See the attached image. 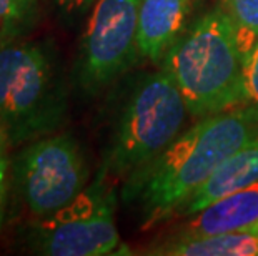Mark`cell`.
Masks as SVG:
<instances>
[{
  "label": "cell",
  "instance_id": "cell-1",
  "mask_svg": "<svg viewBox=\"0 0 258 256\" xmlns=\"http://www.w3.org/2000/svg\"><path fill=\"white\" fill-rule=\"evenodd\" d=\"M256 133L258 112L250 107L203 117L125 182L123 198L140 200L142 226L147 230L182 208L213 172Z\"/></svg>",
  "mask_w": 258,
  "mask_h": 256
},
{
  "label": "cell",
  "instance_id": "cell-2",
  "mask_svg": "<svg viewBox=\"0 0 258 256\" xmlns=\"http://www.w3.org/2000/svg\"><path fill=\"white\" fill-rule=\"evenodd\" d=\"M163 67L191 115H215L243 102V58L223 5L200 17L170 47Z\"/></svg>",
  "mask_w": 258,
  "mask_h": 256
},
{
  "label": "cell",
  "instance_id": "cell-3",
  "mask_svg": "<svg viewBox=\"0 0 258 256\" xmlns=\"http://www.w3.org/2000/svg\"><path fill=\"white\" fill-rule=\"evenodd\" d=\"M65 115L67 94L50 48L38 42L0 48V130L9 146L52 135Z\"/></svg>",
  "mask_w": 258,
  "mask_h": 256
},
{
  "label": "cell",
  "instance_id": "cell-4",
  "mask_svg": "<svg viewBox=\"0 0 258 256\" xmlns=\"http://www.w3.org/2000/svg\"><path fill=\"white\" fill-rule=\"evenodd\" d=\"M186 103L168 70L163 67L137 85L118 122L103 168L112 178L137 175L178 137Z\"/></svg>",
  "mask_w": 258,
  "mask_h": 256
},
{
  "label": "cell",
  "instance_id": "cell-5",
  "mask_svg": "<svg viewBox=\"0 0 258 256\" xmlns=\"http://www.w3.org/2000/svg\"><path fill=\"white\" fill-rule=\"evenodd\" d=\"M115 187L105 168L77 197L52 215L35 218L29 246L45 256H103L117 253Z\"/></svg>",
  "mask_w": 258,
  "mask_h": 256
},
{
  "label": "cell",
  "instance_id": "cell-6",
  "mask_svg": "<svg viewBox=\"0 0 258 256\" xmlns=\"http://www.w3.org/2000/svg\"><path fill=\"white\" fill-rule=\"evenodd\" d=\"M12 180L27 211L43 218L72 201L89 185V170L79 141L67 133H52L20 150Z\"/></svg>",
  "mask_w": 258,
  "mask_h": 256
},
{
  "label": "cell",
  "instance_id": "cell-7",
  "mask_svg": "<svg viewBox=\"0 0 258 256\" xmlns=\"http://www.w3.org/2000/svg\"><path fill=\"white\" fill-rule=\"evenodd\" d=\"M140 0H97L84 32L79 58L82 89L95 94L135 58Z\"/></svg>",
  "mask_w": 258,
  "mask_h": 256
},
{
  "label": "cell",
  "instance_id": "cell-8",
  "mask_svg": "<svg viewBox=\"0 0 258 256\" xmlns=\"http://www.w3.org/2000/svg\"><path fill=\"white\" fill-rule=\"evenodd\" d=\"M188 9L190 0H140L137 52L152 62L165 58L185 27Z\"/></svg>",
  "mask_w": 258,
  "mask_h": 256
},
{
  "label": "cell",
  "instance_id": "cell-9",
  "mask_svg": "<svg viewBox=\"0 0 258 256\" xmlns=\"http://www.w3.org/2000/svg\"><path fill=\"white\" fill-rule=\"evenodd\" d=\"M258 226V182L218 198L191 215L180 236H203Z\"/></svg>",
  "mask_w": 258,
  "mask_h": 256
},
{
  "label": "cell",
  "instance_id": "cell-10",
  "mask_svg": "<svg viewBox=\"0 0 258 256\" xmlns=\"http://www.w3.org/2000/svg\"><path fill=\"white\" fill-rule=\"evenodd\" d=\"M258 182V133L233 151L213 172L202 187L182 206V213L191 216L218 198L238 192Z\"/></svg>",
  "mask_w": 258,
  "mask_h": 256
},
{
  "label": "cell",
  "instance_id": "cell-11",
  "mask_svg": "<svg viewBox=\"0 0 258 256\" xmlns=\"http://www.w3.org/2000/svg\"><path fill=\"white\" fill-rule=\"evenodd\" d=\"M153 254L167 256H258V226L203 236H177L160 244Z\"/></svg>",
  "mask_w": 258,
  "mask_h": 256
},
{
  "label": "cell",
  "instance_id": "cell-12",
  "mask_svg": "<svg viewBox=\"0 0 258 256\" xmlns=\"http://www.w3.org/2000/svg\"><path fill=\"white\" fill-rule=\"evenodd\" d=\"M223 9L232 20L245 65L258 43V0H223Z\"/></svg>",
  "mask_w": 258,
  "mask_h": 256
},
{
  "label": "cell",
  "instance_id": "cell-13",
  "mask_svg": "<svg viewBox=\"0 0 258 256\" xmlns=\"http://www.w3.org/2000/svg\"><path fill=\"white\" fill-rule=\"evenodd\" d=\"M35 14V0H0V27L12 40L30 29Z\"/></svg>",
  "mask_w": 258,
  "mask_h": 256
},
{
  "label": "cell",
  "instance_id": "cell-14",
  "mask_svg": "<svg viewBox=\"0 0 258 256\" xmlns=\"http://www.w3.org/2000/svg\"><path fill=\"white\" fill-rule=\"evenodd\" d=\"M243 107L258 112V43L243 65Z\"/></svg>",
  "mask_w": 258,
  "mask_h": 256
},
{
  "label": "cell",
  "instance_id": "cell-15",
  "mask_svg": "<svg viewBox=\"0 0 258 256\" xmlns=\"http://www.w3.org/2000/svg\"><path fill=\"white\" fill-rule=\"evenodd\" d=\"M9 193H10V163L9 160H5L0 163V230L4 226L5 213H7Z\"/></svg>",
  "mask_w": 258,
  "mask_h": 256
},
{
  "label": "cell",
  "instance_id": "cell-16",
  "mask_svg": "<svg viewBox=\"0 0 258 256\" xmlns=\"http://www.w3.org/2000/svg\"><path fill=\"white\" fill-rule=\"evenodd\" d=\"M97 0H55L57 7L62 10L67 17H82L90 10V7Z\"/></svg>",
  "mask_w": 258,
  "mask_h": 256
},
{
  "label": "cell",
  "instance_id": "cell-17",
  "mask_svg": "<svg viewBox=\"0 0 258 256\" xmlns=\"http://www.w3.org/2000/svg\"><path fill=\"white\" fill-rule=\"evenodd\" d=\"M7 148H9L7 138H5V135L2 133V130H0V163L7 160Z\"/></svg>",
  "mask_w": 258,
  "mask_h": 256
},
{
  "label": "cell",
  "instance_id": "cell-18",
  "mask_svg": "<svg viewBox=\"0 0 258 256\" xmlns=\"http://www.w3.org/2000/svg\"><path fill=\"white\" fill-rule=\"evenodd\" d=\"M10 42H14L12 39H10V35L5 32V29L4 27H0V48L2 47H5L7 43H10Z\"/></svg>",
  "mask_w": 258,
  "mask_h": 256
}]
</instances>
